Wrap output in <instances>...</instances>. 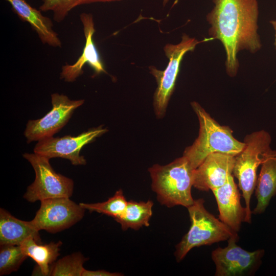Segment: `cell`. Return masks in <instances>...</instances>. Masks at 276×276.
Wrapping results in <instances>:
<instances>
[{
	"label": "cell",
	"instance_id": "6da1fadb",
	"mask_svg": "<svg viewBox=\"0 0 276 276\" xmlns=\"http://www.w3.org/2000/svg\"><path fill=\"white\" fill-rule=\"evenodd\" d=\"M214 7L206 15L211 25L209 34L222 44L225 65L230 77L236 76L239 67L238 53L246 50L254 53L262 44L258 33L257 0H213Z\"/></svg>",
	"mask_w": 276,
	"mask_h": 276
},
{
	"label": "cell",
	"instance_id": "7a4b0ae2",
	"mask_svg": "<svg viewBox=\"0 0 276 276\" xmlns=\"http://www.w3.org/2000/svg\"><path fill=\"white\" fill-rule=\"evenodd\" d=\"M194 170L183 155L166 165L155 164L149 168L151 188L161 205L188 208L194 203L191 190Z\"/></svg>",
	"mask_w": 276,
	"mask_h": 276
},
{
	"label": "cell",
	"instance_id": "3957f363",
	"mask_svg": "<svg viewBox=\"0 0 276 276\" xmlns=\"http://www.w3.org/2000/svg\"><path fill=\"white\" fill-rule=\"evenodd\" d=\"M191 106L198 119L199 134L183 155L195 169L210 154L220 152L236 156L242 151L244 142L236 139L228 126L220 125L197 102H191Z\"/></svg>",
	"mask_w": 276,
	"mask_h": 276
},
{
	"label": "cell",
	"instance_id": "277c9868",
	"mask_svg": "<svg viewBox=\"0 0 276 276\" xmlns=\"http://www.w3.org/2000/svg\"><path fill=\"white\" fill-rule=\"evenodd\" d=\"M187 209L191 224L188 232L175 247L174 255L177 262L183 260L194 247L226 241L238 235L206 210L203 199L195 200Z\"/></svg>",
	"mask_w": 276,
	"mask_h": 276
},
{
	"label": "cell",
	"instance_id": "5b68a950",
	"mask_svg": "<svg viewBox=\"0 0 276 276\" xmlns=\"http://www.w3.org/2000/svg\"><path fill=\"white\" fill-rule=\"evenodd\" d=\"M244 142L243 149L235 156L233 174L238 180L239 189L244 199L245 222L250 223L252 212L250 202L256 186L257 171L265 154L271 149V137L267 131L261 130L247 134Z\"/></svg>",
	"mask_w": 276,
	"mask_h": 276
},
{
	"label": "cell",
	"instance_id": "8992f818",
	"mask_svg": "<svg viewBox=\"0 0 276 276\" xmlns=\"http://www.w3.org/2000/svg\"><path fill=\"white\" fill-rule=\"evenodd\" d=\"M204 41H199L183 34L179 43H167L164 47L165 55L169 60L165 70H158L154 66L149 67L150 73L155 77L157 84L153 96L154 110L157 118H163L166 113L185 55L193 51L198 44Z\"/></svg>",
	"mask_w": 276,
	"mask_h": 276
},
{
	"label": "cell",
	"instance_id": "52a82bcc",
	"mask_svg": "<svg viewBox=\"0 0 276 276\" xmlns=\"http://www.w3.org/2000/svg\"><path fill=\"white\" fill-rule=\"evenodd\" d=\"M32 166L35 173L34 181L27 189L24 198L29 202L72 196L73 180L57 173L52 168L50 159L40 154L25 153L22 155Z\"/></svg>",
	"mask_w": 276,
	"mask_h": 276
},
{
	"label": "cell",
	"instance_id": "ba28073f",
	"mask_svg": "<svg viewBox=\"0 0 276 276\" xmlns=\"http://www.w3.org/2000/svg\"><path fill=\"white\" fill-rule=\"evenodd\" d=\"M238 238V235L231 237L227 240L226 247H219L212 251V259L216 267L215 275H253L261 265L265 250L247 251L236 244Z\"/></svg>",
	"mask_w": 276,
	"mask_h": 276
},
{
	"label": "cell",
	"instance_id": "9c48e42d",
	"mask_svg": "<svg viewBox=\"0 0 276 276\" xmlns=\"http://www.w3.org/2000/svg\"><path fill=\"white\" fill-rule=\"evenodd\" d=\"M85 209L70 198L59 197L41 201L34 218L30 221L36 230L56 233L68 228L84 217Z\"/></svg>",
	"mask_w": 276,
	"mask_h": 276
},
{
	"label": "cell",
	"instance_id": "30bf717a",
	"mask_svg": "<svg viewBox=\"0 0 276 276\" xmlns=\"http://www.w3.org/2000/svg\"><path fill=\"white\" fill-rule=\"evenodd\" d=\"M52 109L41 118L29 120L24 135L28 143L53 136L68 122L74 111L84 100H71L63 94L51 95Z\"/></svg>",
	"mask_w": 276,
	"mask_h": 276
},
{
	"label": "cell",
	"instance_id": "8fae6325",
	"mask_svg": "<svg viewBox=\"0 0 276 276\" xmlns=\"http://www.w3.org/2000/svg\"><path fill=\"white\" fill-rule=\"evenodd\" d=\"M107 131V129L100 126L76 136L69 135L45 138L38 141L34 148V152L49 159L54 157L66 159L73 165H84L86 161L84 157L80 155L81 149Z\"/></svg>",
	"mask_w": 276,
	"mask_h": 276
},
{
	"label": "cell",
	"instance_id": "7c38bea8",
	"mask_svg": "<svg viewBox=\"0 0 276 276\" xmlns=\"http://www.w3.org/2000/svg\"><path fill=\"white\" fill-rule=\"evenodd\" d=\"M235 156L220 152L208 155L194 171L193 187L208 191L224 185L233 175Z\"/></svg>",
	"mask_w": 276,
	"mask_h": 276
},
{
	"label": "cell",
	"instance_id": "4fadbf2b",
	"mask_svg": "<svg viewBox=\"0 0 276 276\" xmlns=\"http://www.w3.org/2000/svg\"><path fill=\"white\" fill-rule=\"evenodd\" d=\"M80 19L85 38V46L81 56L74 64H65L62 66L60 79L67 82H74L80 77L86 64H89L96 74L106 73L93 40L96 31L93 15L83 12L80 15Z\"/></svg>",
	"mask_w": 276,
	"mask_h": 276
},
{
	"label": "cell",
	"instance_id": "5bb4252c",
	"mask_svg": "<svg viewBox=\"0 0 276 276\" xmlns=\"http://www.w3.org/2000/svg\"><path fill=\"white\" fill-rule=\"evenodd\" d=\"M217 203L219 219L238 233L244 222L246 209L240 202V194L233 175L223 186L212 190Z\"/></svg>",
	"mask_w": 276,
	"mask_h": 276
},
{
	"label": "cell",
	"instance_id": "9a60e30c",
	"mask_svg": "<svg viewBox=\"0 0 276 276\" xmlns=\"http://www.w3.org/2000/svg\"><path fill=\"white\" fill-rule=\"evenodd\" d=\"M5 1L22 20L30 25L42 43L54 48L61 47V41L53 29L51 19L43 15L41 10L33 7L26 0Z\"/></svg>",
	"mask_w": 276,
	"mask_h": 276
},
{
	"label": "cell",
	"instance_id": "2e32d148",
	"mask_svg": "<svg viewBox=\"0 0 276 276\" xmlns=\"http://www.w3.org/2000/svg\"><path fill=\"white\" fill-rule=\"evenodd\" d=\"M255 188L257 204L252 213L263 214L276 195V150L270 149L264 155Z\"/></svg>",
	"mask_w": 276,
	"mask_h": 276
},
{
	"label": "cell",
	"instance_id": "e0dca14e",
	"mask_svg": "<svg viewBox=\"0 0 276 276\" xmlns=\"http://www.w3.org/2000/svg\"><path fill=\"white\" fill-rule=\"evenodd\" d=\"M31 237L41 243L39 231L31 225L30 221L17 219L7 210L1 208L0 245H20L24 240Z\"/></svg>",
	"mask_w": 276,
	"mask_h": 276
},
{
	"label": "cell",
	"instance_id": "ac0fdd59",
	"mask_svg": "<svg viewBox=\"0 0 276 276\" xmlns=\"http://www.w3.org/2000/svg\"><path fill=\"white\" fill-rule=\"evenodd\" d=\"M62 244L61 241L41 244L32 237L22 242L20 246L23 252L37 264L32 275H50L51 266L60 255Z\"/></svg>",
	"mask_w": 276,
	"mask_h": 276
},
{
	"label": "cell",
	"instance_id": "d6986e66",
	"mask_svg": "<svg viewBox=\"0 0 276 276\" xmlns=\"http://www.w3.org/2000/svg\"><path fill=\"white\" fill-rule=\"evenodd\" d=\"M153 205V203L150 200L147 201H128L123 215L116 221L124 231L129 228L138 230L143 226H148L152 215Z\"/></svg>",
	"mask_w": 276,
	"mask_h": 276
},
{
	"label": "cell",
	"instance_id": "ffe728a7",
	"mask_svg": "<svg viewBox=\"0 0 276 276\" xmlns=\"http://www.w3.org/2000/svg\"><path fill=\"white\" fill-rule=\"evenodd\" d=\"M127 201L122 190L119 189L105 201L95 203H80L79 204L90 212H96L106 215L112 217L116 221L123 215Z\"/></svg>",
	"mask_w": 276,
	"mask_h": 276
},
{
	"label": "cell",
	"instance_id": "44dd1931",
	"mask_svg": "<svg viewBox=\"0 0 276 276\" xmlns=\"http://www.w3.org/2000/svg\"><path fill=\"white\" fill-rule=\"evenodd\" d=\"M87 260L80 252L65 256L53 264L50 275L82 276L85 269L83 264Z\"/></svg>",
	"mask_w": 276,
	"mask_h": 276
},
{
	"label": "cell",
	"instance_id": "7402d4cb",
	"mask_svg": "<svg viewBox=\"0 0 276 276\" xmlns=\"http://www.w3.org/2000/svg\"><path fill=\"white\" fill-rule=\"evenodd\" d=\"M0 275L17 271L28 257L20 245H0Z\"/></svg>",
	"mask_w": 276,
	"mask_h": 276
},
{
	"label": "cell",
	"instance_id": "603a6c76",
	"mask_svg": "<svg viewBox=\"0 0 276 276\" xmlns=\"http://www.w3.org/2000/svg\"><path fill=\"white\" fill-rule=\"evenodd\" d=\"M79 0H41L39 10L52 11L53 19L57 22L62 21L75 7Z\"/></svg>",
	"mask_w": 276,
	"mask_h": 276
},
{
	"label": "cell",
	"instance_id": "cb8c5ba5",
	"mask_svg": "<svg viewBox=\"0 0 276 276\" xmlns=\"http://www.w3.org/2000/svg\"><path fill=\"white\" fill-rule=\"evenodd\" d=\"M122 273L110 272L105 270H89L84 269L82 276H120Z\"/></svg>",
	"mask_w": 276,
	"mask_h": 276
},
{
	"label": "cell",
	"instance_id": "d4e9b609",
	"mask_svg": "<svg viewBox=\"0 0 276 276\" xmlns=\"http://www.w3.org/2000/svg\"><path fill=\"white\" fill-rule=\"evenodd\" d=\"M123 0H79L76 4V7L82 5L89 4L95 3H107L118 2Z\"/></svg>",
	"mask_w": 276,
	"mask_h": 276
},
{
	"label": "cell",
	"instance_id": "484cf974",
	"mask_svg": "<svg viewBox=\"0 0 276 276\" xmlns=\"http://www.w3.org/2000/svg\"><path fill=\"white\" fill-rule=\"evenodd\" d=\"M270 23L272 25L274 31H275V35H274V41L273 43V45L274 46L275 49H276V19L271 20L270 21Z\"/></svg>",
	"mask_w": 276,
	"mask_h": 276
},
{
	"label": "cell",
	"instance_id": "4316f807",
	"mask_svg": "<svg viewBox=\"0 0 276 276\" xmlns=\"http://www.w3.org/2000/svg\"><path fill=\"white\" fill-rule=\"evenodd\" d=\"M169 1V0H163V6H166L168 4Z\"/></svg>",
	"mask_w": 276,
	"mask_h": 276
}]
</instances>
